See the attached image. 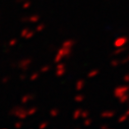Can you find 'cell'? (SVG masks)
I'll use <instances>...</instances> for the list:
<instances>
[{
  "mask_svg": "<svg viewBox=\"0 0 129 129\" xmlns=\"http://www.w3.org/2000/svg\"><path fill=\"white\" fill-rule=\"evenodd\" d=\"M72 53V49L71 48H66V47H60L58 50H57V53L54 57V63H59V62H62V60L64 58H68L70 57Z\"/></svg>",
  "mask_w": 129,
  "mask_h": 129,
  "instance_id": "1",
  "label": "cell"
},
{
  "mask_svg": "<svg viewBox=\"0 0 129 129\" xmlns=\"http://www.w3.org/2000/svg\"><path fill=\"white\" fill-rule=\"evenodd\" d=\"M9 114L12 115V116H14V117H16L18 120H21V121L24 120V119H26L28 117V115H27V109H24L21 106H15V107H13L10 110Z\"/></svg>",
  "mask_w": 129,
  "mask_h": 129,
  "instance_id": "2",
  "label": "cell"
},
{
  "mask_svg": "<svg viewBox=\"0 0 129 129\" xmlns=\"http://www.w3.org/2000/svg\"><path fill=\"white\" fill-rule=\"evenodd\" d=\"M30 65H31V59H29V58H23L17 62V67L22 72H25L29 68Z\"/></svg>",
  "mask_w": 129,
  "mask_h": 129,
  "instance_id": "3",
  "label": "cell"
},
{
  "mask_svg": "<svg viewBox=\"0 0 129 129\" xmlns=\"http://www.w3.org/2000/svg\"><path fill=\"white\" fill-rule=\"evenodd\" d=\"M66 72V66L63 62H59L56 64V70H55V75L57 77H62Z\"/></svg>",
  "mask_w": 129,
  "mask_h": 129,
  "instance_id": "4",
  "label": "cell"
},
{
  "mask_svg": "<svg viewBox=\"0 0 129 129\" xmlns=\"http://www.w3.org/2000/svg\"><path fill=\"white\" fill-rule=\"evenodd\" d=\"M128 86H119V87H117L116 89H115V91H114V94H115V96L116 98H120V96H122V95H124V94H126V91L128 90Z\"/></svg>",
  "mask_w": 129,
  "mask_h": 129,
  "instance_id": "5",
  "label": "cell"
},
{
  "mask_svg": "<svg viewBox=\"0 0 129 129\" xmlns=\"http://www.w3.org/2000/svg\"><path fill=\"white\" fill-rule=\"evenodd\" d=\"M34 99H35V94H33V93H27V94H24L23 96H21L20 103H21V105H25V104L29 103L30 101H33Z\"/></svg>",
  "mask_w": 129,
  "mask_h": 129,
  "instance_id": "6",
  "label": "cell"
},
{
  "mask_svg": "<svg viewBox=\"0 0 129 129\" xmlns=\"http://www.w3.org/2000/svg\"><path fill=\"white\" fill-rule=\"evenodd\" d=\"M75 44H76V41L75 40H73V39H68V40H65L63 43H62V47H66V48H73L74 46H75Z\"/></svg>",
  "mask_w": 129,
  "mask_h": 129,
  "instance_id": "7",
  "label": "cell"
},
{
  "mask_svg": "<svg viewBox=\"0 0 129 129\" xmlns=\"http://www.w3.org/2000/svg\"><path fill=\"white\" fill-rule=\"evenodd\" d=\"M126 42H127V38H124V37L119 38V39H117V40L115 41V47H116V48L123 47V46L125 45Z\"/></svg>",
  "mask_w": 129,
  "mask_h": 129,
  "instance_id": "8",
  "label": "cell"
},
{
  "mask_svg": "<svg viewBox=\"0 0 129 129\" xmlns=\"http://www.w3.org/2000/svg\"><path fill=\"white\" fill-rule=\"evenodd\" d=\"M41 16L39 14H31L28 16V22L29 23H38Z\"/></svg>",
  "mask_w": 129,
  "mask_h": 129,
  "instance_id": "9",
  "label": "cell"
},
{
  "mask_svg": "<svg viewBox=\"0 0 129 129\" xmlns=\"http://www.w3.org/2000/svg\"><path fill=\"white\" fill-rule=\"evenodd\" d=\"M84 84H85V82H84L83 79L77 80V82L75 83V89H76V90H81V89L84 87Z\"/></svg>",
  "mask_w": 129,
  "mask_h": 129,
  "instance_id": "10",
  "label": "cell"
},
{
  "mask_svg": "<svg viewBox=\"0 0 129 129\" xmlns=\"http://www.w3.org/2000/svg\"><path fill=\"white\" fill-rule=\"evenodd\" d=\"M115 115V112L114 111H105V112H103L102 114H101V117H103V118H111V117H113Z\"/></svg>",
  "mask_w": 129,
  "mask_h": 129,
  "instance_id": "11",
  "label": "cell"
},
{
  "mask_svg": "<svg viewBox=\"0 0 129 129\" xmlns=\"http://www.w3.org/2000/svg\"><path fill=\"white\" fill-rule=\"evenodd\" d=\"M40 71H35V72H33L30 75H29V80L30 81H36L39 77H40Z\"/></svg>",
  "mask_w": 129,
  "mask_h": 129,
  "instance_id": "12",
  "label": "cell"
},
{
  "mask_svg": "<svg viewBox=\"0 0 129 129\" xmlns=\"http://www.w3.org/2000/svg\"><path fill=\"white\" fill-rule=\"evenodd\" d=\"M46 28V24L45 23H38L35 30H36V33H42V31H44V29Z\"/></svg>",
  "mask_w": 129,
  "mask_h": 129,
  "instance_id": "13",
  "label": "cell"
},
{
  "mask_svg": "<svg viewBox=\"0 0 129 129\" xmlns=\"http://www.w3.org/2000/svg\"><path fill=\"white\" fill-rule=\"evenodd\" d=\"M81 112H82L81 109H77V110H75V111L73 112V114H72V118H73V120H77L78 118H80V117H81Z\"/></svg>",
  "mask_w": 129,
  "mask_h": 129,
  "instance_id": "14",
  "label": "cell"
},
{
  "mask_svg": "<svg viewBox=\"0 0 129 129\" xmlns=\"http://www.w3.org/2000/svg\"><path fill=\"white\" fill-rule=\"evenodd\" d=\"M99 69H93V70H90L88 73H87V77L88 78H93V77H95L96 75L99 74Z\"/></svg>",
  "mask_w": 129,
  "mask_h": 129,
  "instance_id": "15",
  "label": "cell"
},
{
  "mask_svg": "<svg viewBox=\"0 0 129 129\" xmlns=\"http://www.w3.org/2000/svg\"><path fill=\"white\" fill-rule=\"evenodd\" d=\"M37 112H38V108L37 107H30V108L27 109V115L28 116H34Z\"/></svg>",
  "mask_w": 129,
  "mask_h": 129,
  "instance_id": "16",
  "label": "cell"
},
{
  "mask_svg": "<svg viewBox=\"0 0 129 129\" xmlns=\"http://www.w3.org/2000/svg\"><path fill=\"white\" fill-rule=\"evenodd\" d=\"M50 70H51V66H50V65H43V66L40 68V72L43 73V74L48 73Z\"/></svg>",
  "mask_w": 129,
  "mask_h": 129,
  "instance_id": "17",
  "label": "cell"
},
{
  "mask_svg": "<svg viewBox=\"0 0 129 129\" xmlns=\"http://www.w3.org/2000/svg\"><path fill=\"white\" fill-rule=\"evenodd\" d=\"M50 116L51 117H53V118H55V117H57V116H59V114H60V111L58 110V109H56V108H54V109H52V110H50Z\"/></svg>",
  "mask_w": 129,
  "mask_h": 129,
  "instance_id": "18",
  "label": "cell"
},
{
  "mask_svg": "<svg viewBox=\"0 0 129 129\" xmlns=\"http://www.w3.org/2000/svg\"><path fill=\"white\" fill-rule=\"evenodd\" d=\"M74 101L76 103H82L84 101V95H82V94H76L74 96Z\"/></svg>",
  "mask_w": 129,
  "mask_h": 129,
  "instance_id": "19",
  "label": "cell"
},
{
  "mask_svg": "<svg viewBox=\"0 0 129 129\" xmlns=\"http://www.w3.org/2000/svg\"><path fill=\"white\" fill-rule=\"evenodd\" d=\"M35 34H36V30H31L29 29V31L27 33L26 37H25V40H30V39H33L35 37Z\"/></svg>",
  "mask_w": 129,
  "mask_h": 129,
  "instance_id": "20",
  "label": "cell"
},
{
  "mask_svg": "<svg viewBox=\"0 0 129 129\" xmlns=\"http://www.w3.org/2000/svg\"><path fill=\"white\" fill-rule=\"evenodd\" d=\"M30 6H31L30 0H25L24 2H22V8H23V9H28Z\"/></svg>",
  "mask_w": 129,
  "mask_h": 129,
  "instance_id": "21",
  "label": "cell"
},
{
  "mask_svg": "<svg viewBox=\"0 0 129 129\" xmlns=\"http://www.w3.org/2000/svg\"><path fill=\"white\" fill-rule=\"evenodd\" d=\"M29 31V29L28 28H23V29H21V31H20V38H22V39H25V37H26V35H27V33Z\"/></svg>",
  "mask_w": 129,
  "mask_h": 129,
  "instance_id": "22",
  "label": "cell"
},
{
  "mask_svg": "<svg viewBox=\"0 0 129 129\" xmlns=\"http://www.w3.org/2000/svg\"><path fill=\"white\" fill-rule=\"evenodd\" d=\"M16 44H17V39H15V38H13V39H10V40H9V42H8V46H9L10 48L14 47Z\"/></svg>",
  "mask_w": 129,
  "mask_h": 129,
  "instance_id": "23",
  "label": "cell"
},
{
  "mask_svg": "<svg viewBox=\"0 0 129 129\" xmlns=\"http://www.w3.org/2000/svg\"><path fill=\"white\" fill-rule=\"evenodd\" d=\"M49 126V122L48 121H43L39 124V129H45Z\"/></svg>",
  "mask_w": 129,
  "mask_h": 129,
  "instance_id": "24",
  "label": "cell"
},
{
  "mask_svg": "<svg viewBox=\"0 0 129 129\" xmlns=\"http://www.w3.org/2000/svg\"><path fill=\"white\" fill-rule=\"evenodd\" d=\"M91 124H92V120H91L90 118H85V119H84L83 125H84L85 127H88V126H90Z\"/></svg>",
  "mask_w": 129,
  "mask_h": 129,
  "instance_id": "25",
  "label": "cell"
},
{
  "mask_svg": "<svg viewBox=\"0 0 129 129\" xmlns=\"http://www.w3.org/2000/svg\"><path fill=\"white\" fill-rule=\"evenodd\" d=\"M22 122H21V120H19V121H16L15 123H14V128L15 129H20L21 127H22Z\"/></svg>",
  "mask_w": 129,
  "mask_h": 129,
  "instance_id": "26",
  "label": "cell"
},
{
  "mask_svg": "<svg viewBox=\"0 0 129 129\" xmlns=\"http://www.w3.org/2000/svg\"><path fill=\"white\" fill-rule=\"evenodd\" d=\"M127 100H128V95L127 94H124V95H122V96H120V98H119V101H120L121 104L125 103Z\"/></svg>",
  "mask_w": 129,
  "mask_h": 129,
  "instance_id": "27",
  "label": "cell"
},
{
  "mask_svg": "<svg viewBox=\"0 0 129 129\" xmlns=\"http://www.w3.org/2000/svg\"><path fill=\"white\" fill-rule=\"evenodd\" d=\"M9 80H10V77H9V76H4V77L1 78V83L6 84V83L9 82Z\"/></svg>",
  "mask_w": 129,
  "mask_h": 129,
  "instance_id": "28",
  "label": "cell"
},
{
  "mask_svg": "<svg viewBox=\"0 0 129 129\" xmlns=\"http://www.w3.org/2000/svg\"><path fill=\"white\" fill-rule=\"evenodd\" d=\"M88 116H89V112H88V111H83V110H82V112H81V117H80V118L85 119V118H88Z\"/></svg>",
  "mask_w": 129,
  "mask_h": 129,
  "instance_id": "29",
  "label": "cell"
},
{
  "mask_svg": "<svg viewBox=\"0 0 129 129\" xmlns=\"http://www.w3.org/2000/svg\"><path fill=\"white\" fill-rule=\"evenodd\" d=\"M123 51H124V48H123V47H120V48H117L116 51H115L113 54H114V55H119V54H121Z\"/></svg>",
  "mask_w": 129,
  "mask_h": 129,
  "instance_id": "30",
  "label": "cell"
},
{
  "mask_svg": "<svg viewBox=\"0 0 129 129\" xmlns=\"http://www.w3.org/2000/svg\"><path fill=\"white\" fill-rule=\"evenodd\" d=\"M127 116H128V115H127V114L125 113L124 115H122V116H121V117H120V118L118 119V122H120V123H122V122H124V121H125V120L127 119Z\"/></svg>",
  "mask_w": 129,
  "mask_h": 129,
  "instance_id": "31",
  "label": "cell"
},
{
  "mask_svg": "<svg viewBox=\"0 0 129 129\" xmlns=\"http://www.w3.org/2000/svg\"><path fill=\"white\" fill-rule=\"evenodd\" d=\"M119 60H112L111 61V65L113 66V67H116V66H118L119 65Z\"/></svg>",
  "mask_w": 129,
  "mask_h": 129,
  "instance_id": "32",
  "label": "cell"
},
{
  "mask_svg": "<svg viewBox=\"0 0 129 129\" xmlns=\"http://www.w3.org/2000/svg\"><path fill=\"white\" fill-rule=\"evenodd\" d=\"M20 20L22 23H28V16H23Z\"/></svg>",
  "mask_w": 129,
  "mask_h": 129,
  "instance_id": "33",
  "label": "cell"
},
{
  "mask_svg": "<svg viewBox=\"0 0 129 129\" xmlns=\"http://www.w3.org/2000/svg\"><path fill=\"white\" fill-rule=\"evenodd\" d=\"M19 79H20V80H25V79H26V74H25V73H21V74L19 75Z\"/></svg>",
  "mask_w": 129,
  "mask_h": 129,
  "instance_id": "34",
  "label": "cell"
},
{
  "mask_svg": "<svg viewBox=\"0 0 129 129\" xmlns=\"http://www.w3.org/2000/svg\"><path fill=\"white\" fill-rule=\"evenodd\" d=\"M123 79H124L125 82H129V74H126V75L123 77Z\"/></svg>",
  "mask_w": 129,
  "mask_h": 129,
  "instance_id": "35",
  "label": "cell"
},
{
  "mask_svg": "<svg viewBox=\"0 0 129 129\" xmlns=\"http://www.w3.org/2000/svg\"><path fill=\"white\" fill-rule=\"evenodd\" d=\"M49 50H50V51H55V50H56V48H55V46H54V45H51V46L49 47Z\"/></svg>",
  "mask_w": 129,
  "mask_h": 129,
  "instance_id": "36",
  "label": "cell"
},
{
  "mask_svg": "<svg viewBox=\"0 0 129 129\" xmlns=\"http://www.w3.org/2000/svg\"><path fill=\"white\" fill-rule=\"evenodd\" d=\"M101 129H105V128H108V125H101L100 126Z\"/></svg>",
  "mask_w": 129,
  "mask_h": 129,
  "instance_id": "37",
  "label": "cell"
},
{
  "mask_svg": "<svg viewBox=\"0 0 129 129\" xmlns=\"http://www.w3.org/2000/svg\"><path fill=\"white\" fill-rule=\"evenodd\" d=\"M25 0H15V2L16 3H21V2H24Z\"/></svg>",
  "mask_w": 129,
  "mask_h": 129,
  "instance_id": "38",
  "label": "cell"
},
{
  "mask_svg": "<svg viewBox=\"0 0 129 129\" xmlns=\"http://www.w3.org/2000/svg\"><path fill=\"white\" fill-rule=\"evenodd\" d=\"M126 62H129V57H128L127 59H124V60L122 61V63H126Z\"/></svg>",
  "mask_w": 129,
  "mask_h": 129,
  "instance_id": "39",
  "label": "cell"
},
{
  "mask_svg": "<svg viewBox=\"0 0 129 129\" xmlns=\"http://www.w3.org/2000/svg\"><path fill=\"white\" fill-rule=\"evenodd\" d=\"M126 114H127V115H129V110H128V111L126 112Z\"/></svg>",
  "mask_w": 129,
  "mask_h": 129,
  "instance_id": "40",
  "label": "cell"
}]
</instances>
